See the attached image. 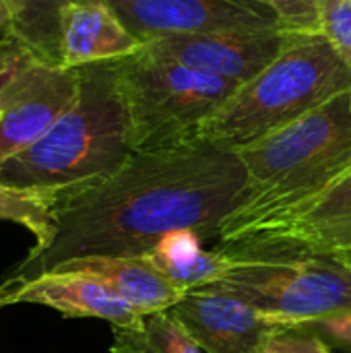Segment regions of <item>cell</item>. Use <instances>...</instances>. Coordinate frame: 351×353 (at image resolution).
I'll return each mask as SVG.
<instances>
[{"label":"cell","mask_w":351,"mask_h":353,"mask_svg":"<svg viewBox=\"0 0 351 353\" xmlns=\"http://www.w3.org/2000/svg\"><path fill=\"white\" fill-rule=\"evenodd\" d=\"M170 312L205 353H257L283 329L248 302L205 288L186 292Z\"/></svg>","instance_id":"8fae6325"},{"label":"cell","mask_w":351,"mask_h":353,"mask_svg":"<svg viewBox=\"0 0 351 353\" xmlns=\"http://www.w3.org/2000/svg\"><path fill=\"white\" fill-rule=\"evenodd\" d=\"M236 153L246 168L248 190L217 240L281 217L350 178L351 87Z\"/></svg>","instance_id":"3957f363"},{"label":"cell","mask_w":351,"mask_h":353,"mask_svg":"<svg viewBox=\"0 0 351 353\" xmlns=\"http://www.w3.org/2000/svg\"><path fill=\"white\" fill-rule=\"evenodd\" d=\"M257 353H333V350L319 333L310 329L283 327L271 333Z\"/></svg>","instance_id":"44dd1931"},{"label":"cell","mask_w":351,"mask_h":353,"mask_svg":"<svg viewBox=\"0 0 351 353\" xmlns=\"http://www.w3.org/2000/svg\"><path fill=\"white\" fill-rule=\"evenodd\" d=\"M319 33L351 66V0H321Z\"/></svg>","instance_id":"d6986e66"},{"label":"cell","mask_w":351,"mask_h":353,"mask_svg":"<svg viewBox=\"0 0 351 353\" xmlns=\"http://www.w3.org/2000/svg\"><path fill=\"white\" fill-rule=\"evenodd\" d=\"M143 46L161 37L228 29H281L275 14L250 0H106Z\"/></svg>","instance_id":"9c48e42d"},{"label":"cell","mask_w":351,"mask_h":353,"mask_svg":"<svg viewBox=\"0 0 351 353\" xmlns=\"http://www.w3.org/2000/svg\"><path fill=\"white\" fill-rule=\"evenodd\" d=\"M246 190L240 155L209 141L134 153L110 180L58 199L50 242L31 248L0 281H29L77 259L145 256L174 232L217 240Z\"/></svg>","instance_id":"6da1fadb"},{"label":"cell","mask_w":351,"mask_h":353,"mask_svg":"<svg viewBox=\"0 0 351 353\" xmlns=\"http://www.w3.org/2000/svg\"><path fill=\"white\" fill-rule=\"evenodd\" d=\"M77 70L72 105L37 143L0 163L2 184L62 199L110 180L137 153L114 60Z\"/></svg>","instance_id":"7a4b0ae2"},{"label":"cell","mask_w":351,"mask_h":353,"mask_svg":"<svg viewBox=\"0 0 351 353\" xmlns=\"http://www.w3.org/2000/svg\"><path fill=\"white\" fill-rule=\"evenodd\" d=\"M304 329H310V331L319 333L321 337L325 335L331 341H335L337 345L351 350V310H341V312L323 316L319 321L304 325Z\"/></svg>","instance_id":"7402d4cb"},{"label":"cell","mask_w":351,"mask_h":353,"mask_svg":"<svg viewBox=\"0 0 351 353\" xmlns=\"http://www.w3.org/2000/svg\"><path fill=\"white\" fill-rule=\"evenodd\" d=\"M351 87V66L321 33H294L288 48L240 85L207 124L203 141L240 151Z\"/></svg>","instance_id":"277c9868"},{"label":"cell","mask_w":351,"mask_h":353,"mask_svg":"<svg viewBox=\"0 0 351 353\" xmlns=\"http://www.w3.org/2000/svg\"><path fill=\"white\" fill-rule=\"evenodd\" d=\"M10 27V8L6 0H0V33L4 35Z\"/></svg>","instance_id":"cb8c5ba5"},{"label":"cell","mask_w":351,"mask_h":353,"mask_svg":"<svg viewBox=\"0 0 351 353\" xmlns=\"http://www.w3.org/2000/svg\"><path fill=\"white\" fill-rule=\"evenodd\" d=\"M33 60H37V58L23 43H19L10 35H2V39H0V83H4L14 72L23 70Z\"/></svg>","instance_id":"603a6c76"},{"label":"cell","mask_w":351,"mask_h":353,"mask_svg":"<svg viewBox=\"0 0 351 353\" xmlns=\"http://www.w3.org/2000/svg\"><path fill=\"white\" fill-rule=\"evenodd\" d=\"M14 304L46 306L64 319H99L112 327L130 325L143 316L93 277L72 271H50L19 283L0 281V308Z\"/></svg>","instance_id":"7c38bea8"},{"label":"cell","mask_w":351,"mask_h":353,"mask_svg":"<svg viewBox=\"0 0 351 353\" xmlns=\"http://www.w3.org/2000/svg\"><path fill=\"white\" fill-rule=\"evenodd\" d=\"M269 8L279 27L290 33H319L321 0H250Z\"/></svg>","instance_id":"ffe728a7"},{"label":"cell","mask_w":351,"mask_h":353,"mask_svg":"<svg viewBox=\"0 0 351 353\" xmlns=\"http://www.w3.org/2000/svg\"><path fill=\"white\" fill-rule=\"evenodd\" d=\"M54 271L93 277L141 314L170 310L186 294L163 277L147 256H89L68 261Z\"/></svg>","instance_id":"5bb4252c"},{"label":"cell","mask_w":351,"mask_h":353,"mask_svg":"<svg viewBox=\"0 0 351 353\" xmlns=\"http://www.w3.org/2000/svg\"><path fill=\"white\" fill-rule=\"evenodd\" d=\"M110 353H205L170 310L143 314L130 325L112 327Z\"/></svg>","instance_id":"e0dca14e"},{"label":"cell","mask_w":351,"mask_h":353,"mask_svg":"<svg viewBox=\"0 0 351 353\" xmlns=\"http://www.w3.org/2000/svg\"><path fill=\"white\" fill-rule=\"evenodd\" d=\"M333 259H337L339 263H343V265H348V267H351V252H345V254H339V256H333Z\"/></svg>","instance_id":"d4e9b609"},{"label":"cell","mask_w":351,"mask_h":353,"mask_svg":"<svg viewBox=\"0 0 351 353\" xmlns=\"http://www.w3.org/2000/svg\"><path fill=\"white\" fill-rule=\"evenodd\" d=\"M203 288L236 296L281 327H304L351 310V267L337 259L238 261L221 279Z\"/></svg>","instance_id":"8992f818"},{"label":"cell","mask_w":351,"mask_h":353,"mask_svg":"<svg viewBox=\"0 0 351 353\" xmlns=\"http://www.w3.org/2000/svg\"><path fill=\"white\" fill-rule=\"evenodd\" d=\"M132 122L137 153L203 141L207 124L238 91V83L157 56L141 46L114 60Z\"/></svg>","instance_id":"5b68a950"},{"label":"cell","mask_w":351,"mask_h":353,"mask_svg":"<svg viewBox=\"0 0 351 353\" xmlns=\"http://www.w3.org/2000/svg\"><path fill=\"white\" fill-rule=\"evenodd\" d=\"M141 46L106 0H66L62 10V66L79 68L118 60Z\"/></svg>","instance_id":"4fadbf2b"},{"label":"cell","mask_w":351,"mask_h":353,"mask_svg":"<svg viewBox=\"0 0 351 353\" xmlns=\"http://www.w3.org/2000/svg\"><path fill=\"white\" fill-rule=\"evenodd\" d=\"M10 27L4 35L23 43L39 62L62 66V10L66 0H6Z\"/></svg>","instance_id":"2e32d148"},{"label":"cell","mask_w":351,"mask_h":353,"mask_svg":"<svg viewBox=\"0 0 351 353\" xmlns=\"http://www.w3.org/2000/svg\"><path fill=\"white\" fill-rule=\"evenodd\" d=\"M145 256L163 277L184 292L209 285L238 265L221 248H205V240L188 230L170 234Z\"/></svg>","instance_id":"9a60e30c"},{"label":"cell","mask_w":351,"mask_h":353,"mask_svg":"<svg viewBox=\"0 0 351 353\" xmlns=\"http://www.w3.org/2000/svg\"><path fill=\"white\" fill-rule=\"evenodd\" d=\"M79 70L33 60L0 83V163L37 143L72 105Z\"/></svg>","instance_id":"ba28073f"},{"label":"cell","mask_w":351,"mask_h":353,"mask_svg":"<svg viewBox=\"0 0 351 353\" xmlns=\"http://www.w3.org/2000/svg\"><path fill=\"white\" fill-rule=\"evenodd\" d=\"M215 246L240 263L333 259L351 252V176L281 217L219 238Z\"/></svg>","instance_id":"52a82bcc"},{"label":"cell","mask_w":351,"mask_h":353,"mask_svg":"<svg viewBox=\"0 0 351 353\" xmlns=\"http://www.w3.org/2000/svg\"><path fill=\"white\" fill-rule=\"evenodd\" d=\"M58 196L41 190L17 188L0 182V221L19 223L35 238L33 248H41L54 234V211Z\"/></svg>","instance_id":"ac0fdd59"},{"label":"cell","mask_w":351,"mask_h":353,"mask_svg":"<svg viewBox=\"0 0 351 353\" xmlns=\"http://www.w3.org/2000/svg\"><path fill=\"white\" fill-rule=\"evenodd\" d=\"M292 37L294 33L283 29H228L161 37L145 43V48L157 56L244 85L263 72L288 48Z\"/></svg>","instance_id":"30bf717a"}]
</instances>
